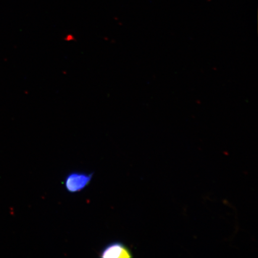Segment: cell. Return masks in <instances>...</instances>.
Listing matches in <instances>:
<instances>
[{
	"instance_id": "6da1fadb",
	"label": "cell",
	"mask_w": 258,
	"mask_h": 258,
	"mask_svg": "<svg viewBox=\"0 0 258 258\" xmlns=\"http://www.w3.org/2000/svg\"><path fill=\"white\" fill-rule=\"evenodd\" d=\"M93 173L73 172L67 176L64 185L68 192L76 193L82 191L91 182Z\"/></svg>"
},
{
	"instance_id": "7a4b0ae2",
	"label": "cell",
	"mask_w": 258,
	"mask_h": 258,
	"mask_svg": "<svg viewBox=\"0 0 258 258\" xmlns=\"http://www.w3.org/2000/svg\"><path fill=\"white\" fill-rule=\"evenodd\" d=\"M99 256L104 258H131L133 254L124 243L115 241L106 245L101 250Z\"/></svg>"
}]
</instances>
